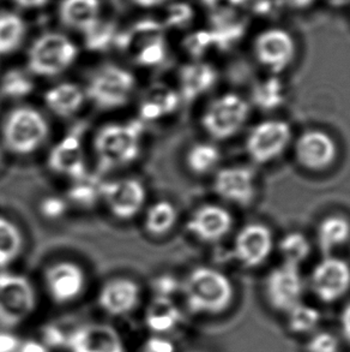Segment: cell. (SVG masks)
I'll use <instances>...</instances> for the list:
<instances>
[{
    "mask_svg": "<svg viewBox=\"0 0 350 352\" xmlns=\"http://www.w3.org/2000/svg\"><path fill=\"white\" fill-rule=\"evenodd\" d=\"M147 124L139 119L104 124L93 138L96 170L99 175L120 171L142 157Z\"/></svg>",
    "mask_w": 350,
    "mask_h": 352,
    "instance_id": "6da1fadb",
    "label": "cell"
},
{
    "mask_svg": "<svg viewBox=\"0 0 350 352\" xmlns=\"http://www.w3.org/2000/svg\"><path fill=\"white\" fill-rule=\"evenodd\" d=\"M183 291L186 305L194 314H222L232 307L235 295L228 276L208 266L196 267L189 272Z\"/></svg>",
    "mask_w": 350,
    "mask_h": 352,
    "instance_id": "7a4b0ae2",
    "label": "cell"
},
{
    "mask_svg": "<svg viewBox=\"0 0 350 352\" xmlns=\"http://www.w3.org/2000/svg\"><path fill=\"white\" fill-rule=\"evenodd\" d=\"M51 126L46 116L33 106L19 105L5 116L0 128L1 146L16 157H30L46 144Z\"/></svg>",
    "mask_w": 350,
    "mask_h": 352,
    "instance_id": "3957f363",
    "label": "cell"
},
{
    "mask_svg": "<svg viewBox=\"0 0 350 352\" xmlns=\"http://www.w3.org/2000/svg\"><path fill=\"white\" fill-rule=\"evenodd\" d=\"M137 86V77L130 69L106 63L90 72L83 88L86 102H90L95 109L115 111L130 104Z\"/></svg>",
    "mask_w": 350,
    "mask_h": 352,
    "instance_id": "277c9868",
    "label": "cell"
},
{
    "mask_svg": "<svg viewBox=\"0 0 350 352\" xmlns=\"http://www.w3.org/2000/svg\"><path fill=\"white\" fill-rule=\"evenodd\" d=\"M80 56V48L67 35L43 33L34 40L27 53V70L35 78H56L69 72Z\"/></svg>",
    "mask_w": 350,
    "mask_h": 352,
    "instance_id": "5b68a950",
    "label": "cell"
},
{
    "mask_svg": "<svg viewBox=\"0 0 350 352\" xmlns=\"http://www.w3.org/2000/svg\"><path fill=\"white\" fill-rule=\"evenodd\" d=\"M250 111L246 99L235 93H224L209 101L200 116V125L213 140H229L246 125Z\"/></svg>",
    "mask_w": 350,
    "mask_h": 352,
    "instance_id": "8992f818",
    "label": "cell"
},
{
    "mask_svg": "<svg viewBox=\"0 0 350 352\" xmlns=\"http://www.w3.org/2000/svg\"><path fill=\"white\" fill-rule=\"evenodd\" d=\"M36 294L27 276L14 272H0V324L11 329L33 314Z\"/></svg>",
    "mask_w": 350,
    "mask_h": 352,
    "instance_id": "52a82bcc",
    "label": "cell"
},
{
    "mask_svg": "<svg viewBox=\"0 0 350 352\" xmlns=\"http://www.w3.org/2000/svg\"><path fill=\"white\" fill-rule=\"evenodd\" d=\"M86 126L84 124L77 125V128L59 138L48 151L46 165L53 175L72 182L89 173L83 136Z\"/></svg>",
    "mask_w": 350,
    "mask_h": 352,
    "instance_id": "ba28073f",
    "label": "cell"
},
{
    "mask_svg": "<svg viewBox=\"0 0 350 352\" xmlns=\"http://www.w3.org/2000/svg\"><path fill=\"white\" fill-rule=\"evenodd\" d=\"M147 201V186L137 178L119 177L102 183L101 204L117 220L130 221L137 218L145 210Z\"/></svg>",
    "mask_w": 350,
    "mask_h": 352,
    "instance_id": "9c48e42d",
    "label": "cell"
},
{
    "mask_svg": "<svg viewBox=\"0 0 350 352\" xmlns=\"http://www.w3.org/2000/svg\"><path fill=\"white\" fill-rule=\"evenodd\" d=\"M252 52L259 65L277 76L293 64L298 54V43L287 29L269 27L255 36Z\"/></svg>",
    "mask_w": 350,
    "mask_h": 352,
    "instance_id": "30bf717a",
    "label": "cell"
},
{
    "mask_svg": "<svg viewBox=\"0 0 350 352\" xmlns=\"http://www.w3.org/2000/svg\"><path fill=\"white\" fill-rule=\"evenodd\" d=\"M290 124L282 119L261 120L247 133L245 149L252 162L266 165L277 160L292 142Z\"/></svg>",
    "mask_w": 350,
    "mask_h": 352,
    "instance_id": "8fae6325",
    "label": "cell"
},
{
    "mask_svg": "<svg viewBox=\"0 0 350 352\" xmlns=\"http://www.w3.org/2000/svg\"><path fill=\"white\" fill-rule=\"evenodd\" d=\"M306 286L299 267L282 262L265 278V298L272 309L287 314L303 302Z\"/></svg>",
    "mask_w": 350,
    "mask_h": 352,
    "instance_id": "7c38bea8",
    "label": "cell"
},
{
    "mask_svg": "<svg viewBox=\"0 0 350 352\" xmlns=\"http://www.w3.org/2000/svg\"><path fill=\"white\" fill-rule=\"evenodd\" d=\"M313 295L324 303H335L350 291V265L341 257H323L308 279Z\"/></svg>",
    "mask_w": 350,
    "mask_h": 352,
    "instance_id": "4fadbf2b",
    "label": "cell"
},
{
    "mask_svg": "<svg viewBox=\"0 0 350 352\" xmlns=\"http://www.w3.org/2000/svg\"><path fill=\"white\" fill-rule=\"evenodd\" d=\"M338 154L331 135L311 129L303 131L294 143V155L299 165L311 172H323L335 164Z\"/></svg>",
    "mask_w": 350,
    "mask_h": 352,
    "instance_id": "5bb4252c",
    "label": "cell"
},
{
    "mask_svg": "<svg viewBox=\"0 0 350 352\" xmlns=\"http://www.w3.org/2000/svg\"><path fill=\"white\" fill-rule=\"evenodd\" d=\"M213 189L224 202L248 207L257 196L256 172L240 165L221 167L215 172Z\"/></svg>",
    "mask_w": 350,
    "mask_h": 352,
    "instance_id": "9a60e30c",
    "label": "cell"
},
{
    "mask_svg": "<svg viewBox=\"0 0 350 352\" xmlns=\"http://www.w3.org/2000/svg\"><path fill=\"white\" fill-rule=\"evenodd\" d=\"M274 250V234L261 223H250L237 231L233 243V255L247 268L261 266Z\"/></svg>",
    "mask_w": 350,
    "mask_h": 352,
    "instance_id": "2e32d148",
    "label": "cell"
},
{
    "mask_svg": "<svg viewBox=\"0 0 350 352\" xmlns=\"http://www.w3.org/2000/svg\"><path fill=\"white\" fill-rule=\"evenodd\" d=\"M43 278L48 295L60 305L78 298L86 283L84 270L71 260L53 262L46 268Z\"/></svg>",
    "mask_w": 350,
    "mask_h": 352,
    "instance_id": "e0dca14e",
    "label": "cell"
},
{
    "mask_svg": "<svg viewBox=\"0 0 350 352\" xmlns=\"http://www.w3.org/2000/svg\"><path fill=\"white\" fill-rule=\"evenodd\" d=\"M233 228L229 210L215 204L199 206L186 221V230L192 237L202 243L221 242Z\"/></svg>",
    "mask_w": 350,
    "mask_h": 352,
    "instance_id": "ac0fdd59",
    "label": "cell"
},
{
    "mask_svg": "<svg viewBox=\"0 0 350 352\" xmlns=\"http://www.w3.org/2000/svg\"><path fill=\"white\" fill-rule=\"evenodd\" d=\"M218 75L216 69L207 62L196 59L180 67L178 74V93L181 102H194L211 91Z\"/></svg>",
    "mask_w": 350,
    "mask_h": 352,
    "instance_id": "d6986e66",
    "label": "cell"
},
{
    "mask_svg": "<svg viewBox=\"0 0 350 352\" xmlns=\"http://www.w3.org/2000/svg\"><path fill=\"white\" fill-rule=\"evenodd\" d=\"M69 346L72 352H125L123 339L112 326L91 324L71 334Z\"/></svg>",
    "mask_w": 350,
    "mask_h": 352,
    "instance_id": "ffe728a7",
    "label": "cell"
},
{
    "mask_svg": "<svg viewBox=\"0 0 350 352\" xmlns=\"http://www.w3.org/2000/svg\"><path fill=\"white\" fill-rule=\"evenodd\" d=\"M181 105L179 93L165 83L148 87L138 104V119L143 123H154L171 117Z\"/></svg>",
    "mask_w": 350,
    "mask_h": 352,
    "instance_id": "44dd1931",
    "label": "cell"
},
{
    "mask_svg": "<svg viewBox=\"0 0 350 352\" xmlns=\"http://www.w3.org/2000/svg\"><path fill=\"white\" fill-rule=\"evenodd\" d=\"M141 298V287L128 278H114L100 290L101 308L112 316L128 314L137 307Z\"/></svg>",
    "mask_w": 350,
    "mask_h": 352,
    "instance_id": "7402d4cb",
    "label": "cell"
},
{
    "mask_svg": "<svg viewBox=\"0 0 350 352\" xmlns=\"http://www.w3.org/2000/svg\"><path fill=\"white\" fill-rule=\"evenodd\" d=\"M43 100L46 109L58 118H72L86 105V91L75 82H59L45 91Z\"/></svg>",
    "mask_w": 350,
    "mask_h": 352,
    "instance_id": "603a6c76",
    "label": "cell"
},
{
    "mask_svg": "<svg viewBox=\"0 0 350 352\" xmlns=\"http://www.w3.org/2000/svg\"><path fill=\"white\" fill-rule=\"evenodd\" d=\"M100 0H62L58 10L59 19L67 28L90 33L100 24Z\"/></svg>",
    "mask_w": 350,
    "mask_h": 352,
    "instance_id": "cb8c5ba5",
    "label": "cell"
},
{
    "mask_svg": "<svg viewBox=\"0 0 350 352\" xmlns=\"http://www.w3.org/2000/svg\"><path fill=\"white\" fill-rule=\"evenodd\" d=\"M316 239L324 256L332 255L350 241V220L338 214L327 215L318 224Z\"/></svg>",
    "mask_w": 350,
    "mask_h": 352,
    "instance_id": "d4e9b609",
    "label": "cell"
},
{
    "mask_svg": "<svg viewBox=\"0 0 350 352\" xmlns=\"http://www.w3.org/2000/svg\"><path fill=\"white\" fill-rule=\"evenodd\" d=\"M179 220L176 206L168 200L155 201L144 210L143 228L152 237H163L174 229Z\"/></svg>",
    "mask_w": 350,
    "mask_h": 352,
    "instance_id": "484cf974",
    "label": "cell"
},
{
    "mask_svg": "<svg viewBox=\"0 0 350 352\" xmlns=\"http://www.w3.org/2000/svg\"><path fill=\"white\" fill-rule=\"evenodd\" d=\"M25 238L14 220L0 214V272L6 271L23 254Z\"/></svg>",
    "mask_w": 350,
    "mask_h": 352,
    "instance_id": "4316f807",
    "label": "cell"
},
{
    "mask_svg": "<svg viewBox=\"0 0 350 352\" xmlns=\"http://www.w3.org/2000/svg\"><path fill=\"white\" fill-rule=\"evenodd\" d=\"M104 179L101 175H91L82 177L80 179L70 182L67 189V200L70 206L75 205L82 210H90L101 204V190Z\"/></svg>",
    "mask_w": 350,
    "mask_h": 352,
    "instance_id": "83f0119b",
    "label": "cell"
},
{
    "mask_svg": "<svg viewBox=\"0 0 350 352\" xmlns=\"http://www.w3.org/2000/svg\"><path fill=\"white\" fill-rule=\"evenodd\" d=\"M36 88L35 77L27 67H11L0 75V96L11 101H22Z\"/></svg>",
    "mask_w": 350,
    "mask_h": 352,
    "instance_id": "f1b7e54d",
    "label": "cell"
},
{
    "mask_svg": "<svg viewBox=\"0 0 350 352\" xmlns=\"http://www.w3.org/2000/svg\"><path fill=\"white\" fill-rule=\"evenodd\" d=\"M221 151L211 142H197L189 148L185 157L186 166L196 176H205L218 171L221 162Z\"/></svg>",
    "mask_w": 350,
    "mask_h": 352,
    "instance_id": "f546056e",
    "label": "cell"
},
{
    "mask_svg": "<svg viewBox=\"0 0 350 352\" xmlns=\"http://www.w3.org/2000/svg\"><path fill=\"white\" fill-rule=\"evenodd\" d=\"M27 23L14 12H0V57L14 54L27 36Z\"/></svg>",
    "mask_w": 350,
    "mask_h": 352,
    "instance_id": "4dcf8cb0",
    "label": "cell"
},
{
    "mask_svg": "<svg viewBox=\"0 0 350 352\" xmlns=\"http://www.w3.org/2000/svg\"><path fill=\"white\" fill-rule=\"evenodd\" d=\"M251 102L264 112H272L283 105L285 91L282 81L276 75L257 82L251 91Z\"/></svg>",
    "mask_w": 350,
    "mask_h": 352,
    "instance_id": "1f68e13d",
    "label": "cell"
},
{
    "mask_svg": "<svg viewBox=\"0 0 350 352\" xmlns=\"http://www.w3.org/2000/svg\"><path fill=\"white\" fill-rule=\"evenodd\" d=\"M180 319V313L171 298L156 297L148 307L147 324L152 332L162 333L174 329Z\"/></svg>",
    "mask_w": 350,
    "mask_h": 352,
    "instance_id": "d6a6232c",
    "label": "cell"
},
{
    "mask_svg": "<svg viewBox=\"0 0 350 352\" xmlns=\"http://www.w3.org/2000/svg\"><path fill=\"white\" fill-rule=\"evenodd\" d=\"M137 47L135 48L133 59L138 65L144 67H159L167 57V45L165 38L159 34L152 36H139Z\"/></svg>",
    "mask_w": 350,
    "mask_h": 352,
    "instance_id": "836d02e7",
    "label": "cell"
},
{
    "mask_svg": "<svg viewBox=\"0 0 350 352\" xmlns=\"http://www.w3.org/2000/svg\"><path fill=\"white\" fill-rule=\"evenodd\" d=\"M311 243L305 234L292 231L279 239V252L284 263L300 267L311 255Z\"/></svg>",
    "mask_w": 350,
    "mask_h": 352,
    "instance_id": "e575fe53",
    "label": "cell"
},
{
    "mask_svg": "<svg viewBox=\"0 0 350 352\" xmlns=\"http://www.w3.org/2000/svg\"><path fill=\"white\" fill-rule=\"evenodd\" d=\"M287 324L290 332L299 336H311L318 331L320 324V313L312 305H300L294 307L287 313Z\"/></svg>",
    "mask_w": 350,
    "mask_h": 352,
    "instance_id": "d590c367",
    "label": "cell"
},
{
    "mask_svg": "<svg viewBox=\"0 0 350 352\" xmlns=\"http://www.w3.org/2000/svg\"><path fill=\"white\" fill-rule=\"evenodd\" d=\"M69 208H70V204L67 202V197H62V196H45L38 204L40 214L48 221H58L62 219L67 214Z\"/></svg>",
    "mask_w": 350,
    "mask_h": 352,
    "instance_id": "8d00e7d4",
    "label": "cell"
},
{
    "mask_svg": "<svg viewBox=\"0 0 350 352\" xmlns=\"http://www.w3.org/2000/svg\"><path fill=\"white\" fill-rule=\"evenodd\" d=\"M341 343L335 334L318 329L310 336L306 343V352H340Z\"/></svg>",
    "mask_w": 350,
    "mask_h": 352,
    "instance_id": "74e56055",
    "label": "cell"
},
{
    "mask_svg": "<svg viewBox=\"0 0 350 352\" xmlns=\"http://www.w3.org/2000/svg\"><path fill=\"white\" fill-rule=\"evenodd\" d=\"M192 19V11L185 4H175L167 11L165 23L170 27H183Z\"/></svg>",
    "mask_w": 350,
    "mask_h": 352,
    "instance_id": "f35d334b",
    "label": "cell"
},
{
    "mask_svg": "<svg viewBox=\"0 0 350 352\" xmlns=\"http://www.w3.org/2000/svg\"><path fill=\"white\" fill-rule=\"evenodd\" d=\"M179 289V283L172 276H161L155 280V290L157 291V297H166L170 298L172 294Z\"/></svg>",
    "mask_w": 350,
    "mask_h": 352,
    "instance_id": "ab89813d",
    "label": "cell"
},
{
    "mask_svg": "<svg viewBox=\"0 0 350 352\" xmlns=\"http://www.w3.org/2000/svg\"><path fill=\"white\" fill-rule=\"evenodd\" d=\"M19 348V339L12 334L0 332V352H14Z\"/></svg>",
    "mask_w": 350,
    "mask_h": 352,
    "instance_id": "60d3db41",
    "label": "cell"
},
{
    "mask_svg": "<svg viewBox=\"0 0 350 352\" xmlns=\"http://www.w3.org/2000/svg\"><path fill=\"white\" fill-rule=\"evenodd\" d=\"M149 352H174V345L165 339L152 338L148 343Z\"/></svg>",
    "mask_w": 350,
    "mask_h": 352,
    "instance_id": "b9f144b4",
    "label": "cell"
},
{
    "mask_svg": "<svg viewBox=\"0 0 350 352\" xmlns=\"http://www.w3.org/2000/svg\"><path fill=\"white\" fill-rule=\"evenodd\" d=\"M340 324H341L342 337L350 345V302L347 303L342 310Z\"/></svg>",
    "mask_w": 350,
    "mask_h": 352,
    "instance_id": "7bdbcfd3",
    "label": "cell"
},
{
    "mask_svg": "<svg viewBox=\"0 0 350 352\" xmlns=\"http://www.w3.org/2000/svg\"><path fill=\"white\" fill-rule=\"evenodd\" d=\"M17 8L23 10L43 9L49 3V0H12Z\"/></svg>",
    "mask_w": 350,
    "mask_h": 352,
    "instance_id": "ee69618b",
    "label": "cell"
},
{
    "mask_svg": "<svg viewBox=\"0 0 350 352\" xmlns=\"http://www.w3.org/2000/svg\"><path fill=\"white\" fill-rule=\"evenodd\" d=\"M19 352H47V349L43 346V344L30 340L19 348Z\"/></svg>",
    "mask_w": 350,
    "mask_h": 352,
    "instance_id": "f6af8a7d",
    "label": "cell"
},
{
    "mask_svg": "<svg viewBox=\"0 0 350 352\" xmlns=\"http://www.w3.org/2000/svg\"><path fill=\"white\" fill-rule=\"evenodd\" d=\"M287 4L296 10L308 9L310 6H312L313 3L316 0H284Z\"/></svg>",
    "mask_w": 350,
    "mask_h": 352,
    "instance_id": "bcb514c9",
    "label": "cell"
},
{
    "mask_svg": "<svg viewBox=\"0 0 350 352\" xmlns=\"http://www.w3.org/2000/svg\"><path fill=\"white\" fill-rule=\"evenodd\" d=\"M46 339H47L48 343L53 344V345H57L62 342V334L56 329H48L46 331Z\"/></svg>",
    "mask_w": 350,
    "mask_h": 352,
    "instance_id": "7dc6e473",
    "label": "cell"
},
{
    "mask_svg": "<svg viewBox=\"0 0 350 352\" xmlns=\"http://www.w3.org/2000/svg\"><path fill=\"white\" fill-rule=\"evenodd\" d=\"M132 1L144 9H152V8H157L163 3H166L167 0H132Z\"/></svg>",
    "mask_w": 350,
    "mask_h": 352,
    "instance_id": "c3c4849f",
    "label": "cell"
},
{
    "mask_svg": "<svg viewBox=\"0 0 350 352\" xmlns=\"http://www.w3.org/2000/svg\"><path fill=\"white\" fill-rule=\"evenodd\" d=\"M5 149L3 146H1V143H0V167L3 166V164H4L5 160Z\"/></svg>",
    "mask_w": 350,
    "mask_h": 352,
    "instance_id": "681fc988",
    "label": "cell"
}]
</instances>
